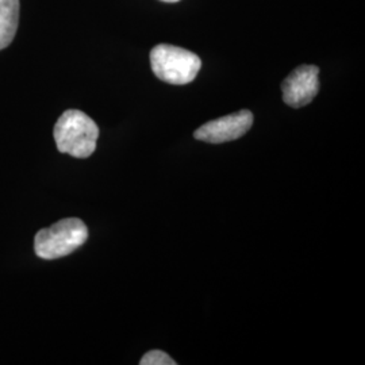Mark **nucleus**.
Segmentation results:
<instances>
[{
	"mask_svg": "<svg viewBox=\"0 0 365 365\" xmlns=\"http://www.w3.org/2000/svg\"><path fill=\"white\" fill-rule=\"evenodd\" d=\"M53 135L58 152L78 158H87L96 149L99 128L93 119L83 111L66 110L58 118Z\"/></svg>",
	"mask_w": 365,
	"mask_h": 365,
	"instance_id": "nucleus-1",
	"label": "nucleus"
},
{
	"mask_svg": "<svg viewBox=\"0 0 365 365\" xmlns=\"http://www.w3.org/2000/svg\"><path fill=\"white\" fill-rule=\"evenodd\" d=\"M88 238L86 223L78 218H66L51 227L41 229L34 238L36 255L43 260L66 257Z\"/></svg>",
	"mask_w": 365,
	"mask_h": 365,
	"instance_id": "nucleus-2",
	"label": "nucleus"
},
{
	"mask_svg": "<svg viewBox=\"0 0 365 365\" xmlns=\"http://www.w3.org/2000/svg\"><path fill=\"white\" fill-rule=\"evenodd\" d=\"M150 66L160 80L173 86H185L195 80L202 61L195 53L168 43H160L150 52Z\"/></svg>",
	"mask_w": 365,
	"mask_h": 365,
	"instance_id": "nucleus-3",
	"label": "nucleus"
},
{
	"mask_svg": "<svg viewBox=\"0 0 365 365\" xmlns=\"http://www.w3.org/2000/svg\"><path fill=\"white\" fill-rule=\"evenodd\" d=\"M253 125V114L249 110H241L235 114L210 120L194 133L199 141L209 144H223L241 138Z\"/></svg>",
	"mask_w": 365,
	"mask_h": 365,
	"instance_id": "nucleus-4",
	"label": "nucleus"
},
{
	"mask_svg": "<svg viewBox=\"0 0 365 365\" xmlns=\"http://www.w3.org/2000/svg\"><path fill=\"white\" fill-rule=\"evenodd\" d=\"M318 73L319 68L315 66H300L294 69L282 83L284 103L294 108L312 103L319 91Z\"/></svg>",
	"mask_w": 365,
	"mask_h": 365,
	"instance_id": "nucleus-5",
	"label": "nucleus"
},
{
	"mask_svg": "<svg viewBox=\"0 0 365 365\" xmlns=\"http://www.w3.org/2000/svg\"><path fill=\"white\" fill-rule=\"evenodd\" d=\"M19 0H0V51L7 48L19 25Z\"/></svg>",
	"mask_w": 365,
	"mask_h": 365,
	"instance_id": "nucleus-6",
	"label": "nucleus"
},
{
	"mask_svg": "<svg viewBox=\"0 0 365 365\" xmlns=\"http://www.w3.org/2000/svg\"><path fill=\"white\" fill-rule=\"evenodd\" d=\"M141 365H175L176 361L165 352L161 351H150L146 353L140 361Z\"/></svg>",
	"mask_w": 365,
	"mask_h": 365,
	"instance_id": "nucleus-7",
	"label": "nucleus"
},
{
	"mask_svg": "<svg viewBox=\"0 0 365 365\" xmlns=\"http://www.w3.org/2000/svg\"><path fill=\"white\" fill-rule=\"evenodd\" d=\"M161 1H165V3H178L180 0H161Z\"/></svg>",
	"mask_w": 365,
	"mask_h": 365,
	"instance_id": "nucleus-8",
	"label": "nucleus"
}]
</instances>
